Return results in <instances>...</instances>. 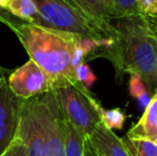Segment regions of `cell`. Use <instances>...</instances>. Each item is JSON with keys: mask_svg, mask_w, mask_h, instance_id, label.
<instances>
[{"mask_svg": "<svg viewBox=\"0 0 157 156\" xmlns=\"http://www.w3.org/2000/svg\"><path fill=\"white\" fill-rule=\"evenodd\" d=\"M156 143H157V142H156Z\"/></svg>", "mask_w": 157, "mask_h": 156, "instance_id": "obj_26", "label": "cell"}, {"mask_svg": "<svg viewBox=\"0 0 157 156\" xmlns=\"http://www.w3.org/2000/svg\"><path fill=\"white\" fill-rule=\"evenodd\" d=\"M93 156H103V155H101V154H96V153H93Z\"/></svg>", "mask_w": 157, "mask_h": 156, "instance_id": "obj_25", "label": "cell"}, {"mask_svg": "<svg viewBox=\"0 0 157 156\" xmlns=\"http://www.w3.org/2000/svg\"><path fill=\"white\" fill-rule=\"evenodd\" d=\"M6 10L14 16L30 23L37 12L34 0H8Z\"/></svg>", "mask_w": 157, "mask_h": 156, "instance_id": "obj_14", "label": "cell"}, {"mask_svg": "<svg viewBox=\"0 0 157 156\" xmlns=\"http://www.w3.org/2000/svg\"><path fill=\"white\" fill-rule=\"evenodd\" d=\"M3 77H6V70L0 67V78H3Z\"/></svg>", "mask_w": 157, "mask_h": 156, "instance_id": "obj_23", "label": "cell"}, {"mask_svg": "<svg viewBox=\"0 0 157 156\" xmlns=\"http://www.w3.org/2000/svg\"><path fill=\"white\" fill-rule=\"evenodd\" d=\"M137 0H112V19L139 14Z\"/></svg>", "mask_w": 157, "mask_h": 156, "instance_id": "obj_17", "label": "cell"}, {"mask_svg": "<svg viewBox=\"0 0 157 156\" xmlns=\"http://www.w3.org/2000/svg\"><path fill=\"white\" fill-rule=\"evenodd\" d=\"M122 141L129 156H157V143L151 139L127 133Z\"/></svg>", "mask_w": 157, "mask_h": 156, "instance_id": "obj_12", "label": "cell"}, {"mask_svg": "<svg viewBox=\"0 0 157 156\" xmlns=\"http://www.w3.org/2000/svg\"><path fill=\"white\" fill-rule=\"evenodd\" d=\"M34 2L37 12L31 23L98 42L101 45L99 51L111 44V36L77 12L65 0H34Z\"/></svg>", "mask_w": 157, "mask_h": 156, "instance_id": "obj_3", "label": "cell"}, {"mask_svg": "<svg viewBox=\"0 0 157 156\" xmlns=\"http://www.w3.org/2000/svg\"><path fill=\"white\" fill-rule=\"evenodd\" d=\"M0 23L14 32L30 59L48 75L54 90L78 81L73 57L81 38L24 21L1 8Z\"/></svg>", "mask_w": 157, "mask_h": 156, "instance_id": "obj_1", "label": "cell"}, {"mask_svg": "<svg viewBox=\"0 0 157 156\" xmlns=\"http://www.w3.org/2000/svg\"><path fill=\"white\" fill-rule=\"evenodd\" d=\"M64 133V155L65 156H87L86 141L81 135L65 120L62 119Z\"/></svg>", "mask_w": 157, "mask_h": 156, "instance_id": "obj_13", "label": "cell"}, {"mask_svg": "<svg viewBox=\"0 0 157 156\" xmlns=\"http://www.w3.org/2000/svg\"><path fill=\"white\" fill-rule=\"evenodd\" d=\"M75 76H76L77 80L81 85L85 86L87 89H89L96 80V76L94 75L92 70L86 62H81L80 64L75 67Z\"/></svg>", "mask_w": 157, "mask_h": 156, "instance_id": "obj_18", "label": "cell"}, {"mask_svg": "<svg viewBox=\"0 0 157 156\" xmlns=\"http://www.w3.org/2000/svg\"><path fill=\"white\" fill-rule=\"evenodd\" d=\"M0 156H28V151L23 140L16 136Z\"/></svg>", "mask_w": 157, "mask_h": 156, "instance_id": "obj_19", "label": "cell"}, {"mask_svg": "<svg viewBox=\"0 0 157 156\" xmlns=\"http://www.w3.org/2000/svg\"><path fill=\"white\" fill-rule=\"evenodd\" d=\"M147 19H149L150 25H151L152 29H153L154 33H155V36H156V38H157V23H156V21H154L153 19H151L150 17H147Z\"/></svg>", "mask_w": 157, "mask_h": 156, "instance_id": "obj_21", "label": "cell"}, {"mask_svg": "<svg viewBox=\"0 0 157 156\" xmlns=\"http://www.w3.org/2000/svg\"><path fill=\"white\" fill-rule=\"evenodd\" d=\"M112 43L101 56L111 61L119 79L137 74L145 86L157 91V38L145 15L136 14L111 21Z\"/></svg>", "mask_w": 157, "mask_h": 156, "instance_id": "obj_2", "label": "cell"}, {"mask_svg": "<svg viewBox=\"0 0 157 156\" xmlns=\"http://www.w3.org/2000/svg\"><path fill=\"white\" fill-rule=\"evenodd\" d=\"M82 16L112 38V0H65Z\"/></svg>", "mask_w": 157, "mask_h": 156, "instance_id": "obj_9", "label": "cell"}, {"mask_svg": "<svg viewBox=\"0 0 157 156\" xmlns=\"http://www.w3.org/2000/svg\"><path fill=\"white\" fill-rule=\"evenodd\" d=\"M128 133L157 142V91L144 108L139 122L132 126Z\"/></svg>", "mask_w": 157, "mask_h": 156, "instance_id": "obj_11", "label": "cell"}, {"mask_svg": "<svg viewBox=\"0 0 157 156\" xmlns=\"http://www.w3.org/2000/svg\"><path fill=\"white\" fill-rule=\"evenodd\" d=\"M129 83H128V88H129V93L132 97H135L138 101L139 105L141 108L144 110V108L149 104L150 97L149 92H147V86H145L144 81L142 80V78L137 74H129Z\"/></svg>", "mask_w": 157, "mask_h": 156, "instance_id": "obj_16", "label": "cell"}, {"mask_svg": "<svg viewBox=\"0 0 157 156\" xmlns=\"http://www.w3.org/2000/svg\"><path fill=\"white\" fill-rule=\"evenodd\" d=\"M6 81L13 93L23 100L54 90L48 75L31 59L10 74Z\"/></svg>", "mask_w": 157, "mask_h": 156, "instance_id": "obj_6", "label": "cell"}, {"mask_svg": "<svg viewBox=\"0 0 157 156\" xmlns=\"http://www.w3.org/2000/svg\"><path fill=\"white\" fill-rule=\"evenodd\" d=\"M6 3H8V0H0V8L6 9Z\"/></svg>", "mask_w": 157, "mask_h": 156, "instance_id": "obj_22", "label": "cell"}, {"mask_svg": "<svg viewBox=\"0 0 157 156\" xmlns=\"http://www.w3.org/2000/svg\"><path fill=\"white\" fill-rule=\"evenodd\" d=\"M16 136L25 143L28 156H47L46 143L30 100H24Z\"/></svg>", "mask_w": 157, "mask_h": 156, "instance_id": "obj_8", "label": "cell"}, {"mask_svg": "<svg viewBox=\"0 0 157 156\" xmlns=\"http://www.w3.org/2000/svg\"><path fill=\"white\" fill-rule=\"evenodd\" d=\"M87 148L91 149L92 153L103 156H129L122 141V138L118 137L111 129L99 123L95 127L94 131L88 141Z\"/></svg>", "mask_w": 157, "mask_h": 156, "instance_id": "obj_10", "label": "cell"}, {"mask_svg": "<svg viewBox=\"0 0 157 156\" xmlns=\"http://www.w3.org/2000/svg\"><path fill=\"white\" fill-rule=\"evenodd\" d=\"M147 17H150V18L153 19L154 21H156V23H157V17H153V16H147Z\"/></svg>", "mask_w": 157, "mask_h": 156, "instance_id": "obj_24", "label": "cell"}, {"mask_svg": "<svg viewBox=\"0 0 157 156\" xmlns=\"http://www.w3.org/2000/svg\"><path fill=\"white\" fill-rule=\"evenodd\" d=\"M56 92L63 118L78 131L87 142L101 123L98 115V102L93 97L89 89L79 81L60 86Z\"/></svg>", "mask_w": 157, "mask_h": 156, "instance_id": "obj_4", "label": "cell"}, {"mask_svg": "<svg viewBox=\"0 0 157 156\" xmlns=\"http://www.w3.org/2000/svg\"><path fill=\"white\" fill-rule=\"evenodd\" d=\"M23 102L10 89L6 77L0 78V155L16 137Z\"/></svg>", "mask_w": 157, "mask_h": 156, "instance_id": "obj_7", "label": "cell"}, {"mask_svg": "<svg viewBox=\"0 0 157 156\" xmlns=\"http://www.w3.org/2000/svg\"><path fill=\"white\" fill-rule=\"evenodd\" d=\"M29 100L33 112L42 128L47 156H65L62 126L63 116L56 92L52 90Z\"/></svg>", "mask_w": 157, "mask_h": 156, "instance_id": "obj_5", "label": "cell"}, {"mask_svg": "<svg viewBox=\"0 0 157 156\" xmlns=\"http://www.w3.org/2000/svg\"><path fill=\"white\" fill-rule=\"evenodd\" d=\"M98 115L101 123L109 129H122L125 123L126 116L120 108L104 109L101 106L98 107Z\"/></svg>", "mask_w": 157, "mask_h": 156, "instance_id": "obj_15", "label": "cell"}, {"mask_svg": "<svg viewBox=\"0 0 157 156\" xmlns=\"http://www.w3.org/2000/svg\"><path fill=\"white\" fill-rule=\"evenodd\" d=\"M137 4L141 14L157 17V0H137Z\"/></svg>", "mask_w": 157, "mask_h": 156, "instance_id": "obj_20", "label": "cell"}]
</instances>
